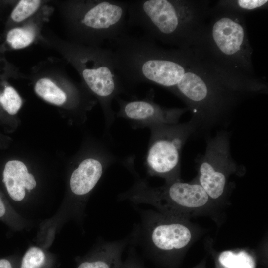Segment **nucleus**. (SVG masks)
I'll return each mask as SVG.
<instances>
[{
    "instance_id": "aec40b11",
    "label": "nucleus",
    "mask_w": 268,
    "mask_h": 268,
    "mask_svg": "<svg viewBox=\"0 0 268 268\" xmlns=\"http://www.w3.org/2000/svg\"><path fill=\"white\" fill-rule=\"evenodd\" d=\"M120 268H142L138 262L134 259H129L127 261L123 262Z\"/></svg>"
},
{
    "instance_id": "423d86ee",
    "label": "nucleus",
    "mask_w": 268,
    "mask_h": 268,
    "mask_svg": "<svg viewBox=\"0 0 268 268\" xmlns=\"http://www.w3.org/2000/svg\"><path fill=\"white\" fill-rule=\"evenodd\" d=\"M231 134L229 131L221 129L213 136L206 137L205 152L196 160L198 173L194 180L213 202L226 196L229 178L242 170L231 154Z\"/></svg>"
},
{
    "instance_id": "f8f14e48",
    "label": "nucleus",
    "mask_w": 268,
    "mask_h": 268,
    "mask_svg": "<svg viewBox=\"0 0 268 268\" xmlns=\"http://www.w3.org/2000/svg\"><path fill=\"white\" fill-rule=\"evenodd\" d=\"M35 91L44 100L56 105H62L67 99L65 92L48 78L39 79L35 84Z\"/></svg>"
},
{
    "instance_id": "6ab92c4d",
    "label": "nucleus",
    "mask_w": 268,
    "mask_h": 268,
    "mask_svg": "<svg viewBox=\"0 0 268 268\" xmlns=\"http://www.w3.org/2000/svg\"><path fill=\"white\" fill-rule=\"evenodd\" d=\"M9 216L8 207L0 196V219L7 220Z\"/></svg>"
},
{
    "instance_id": "9d476101",
    "label": "nucleus",
    "mask_w": 268,
    "mask_h": 268,
    "mask_svg": "<svg viewBox=\"0 0 268 268\" xmlns=\"http://www.w3.org/2000/svg\"><path fill=\"white\" fill-rule=\"evenodd\" d=\"M108 161L88 158L80 162L72 172L70 179V188L76 197L82 198L90 193L101 178Z\"/></svg>"
},
{
    "instance_id": "4468645a",
    "label": "nucleus",
    "mask_w": 268,
    "mask_h": 268,
    "mask_svg": "<svg viewBox=\"0 0 268 268\" xmlns=\"http://www.w3.org/2000/svg\"><path fill=\"white\" fill-rule=\"evenodd\" d=\"M218 261L226 268H255L253 258L245 251H224L219 254Z\"/></svg>"
},
{
    "instance_id": "ddd939ff",
    "label": "nucleus",
    "mask_w": 268,
    "mask_h": 268,
    "mask_svg": "<svg viewBox=\"0 0 268 268\" xmlns=\"http://www.w3.org/2000/svg\"><path fill=\"white\" fill-rule=\"evenodd\" d=\"M215 6L230 10L244 15L267 9L268 0H220L217 1Z\"/></svg>"
},
{
    "instance_id": "dca6fc26",
    "label": "nucleus",
    "mask_w": 268,
    "mask_h": 268,
    "mask_svg": "<svg viewBox=\"0 0 268 268\" xmlns=\"http://www.w3.org/2000/svg\"><path fill=\"white\" fill-rule=\"evenodd\" d=\"M0 103L8 113L14 115L21 108L22 102L20 96L13 87L6 86L3 92L0 94Z\"/></svg>"
},
{
    "instance_id": "a211bd4d",
    "label": "nucleus",
    "mask_w": 268,
    "mask_h": 268,
    "mask_svg": "<svg viewBox=\"0 0 268 268\" xmlns=\"http://www.w3.org/2000/svg\"><path fill=\"white\" fill-rule=\"evenodd\" d=\"M45 261V255L39 247H30L25 253L20 268H40Z\"/></svg>"
},
{
    "instance_id": "f03ea898",
    "label": "nucleus",
    "mask_w": 268,
    "mask_h": 268,
    "mask_svg": "<svg viewBox=\"0 0 268 268\" xmlns=\"http://www.w3.org/2000/svg\"><path fill=\"white\" fill-rule=\"evenodd\" d=\"M127 27L153 40L187 49L201 32L211 8L208 0H127Z\"/></svg>"
},
{
    "instance_id": "412c9836",
    "label": "nucleus",
    "mask_w": 268,
    "mask_h": 268,
    "mask_svg": "<svg viewBox=\"0 0 268 268\" xmlns=\"http://www.w3.org/2000/svg\"><path fill=\"white\" fill-rule=\"evenodd\" d=\"M0 268H13L11 262L8 259H0Z\"/></svg>"
},
{
    "instance_id": "6e6552de",
    "label": "nucleus",
    "mask_w": 268,
    "mask_h": 268,
    "mask_svg": "<svg viewBox=\"0 0 268 268\" xmlns=\"http://www.w3.org/2000/svg\"><path fill=\"white\" fill-rule=\"evenodd\" d=\"M119 105L117 116L132 121L134 126L150 127L161 124L179 123L187 107L167 108L155 103L150 92L146 97L129 101L115 98Z\"/></svg>"
},
{
    "instance_id": "20e7f679",
    "label": "nucleus",
    "mask_w": 268,
    "mask_h": 268,
    "mask_svg": "<svg viewBox=\"0 0 268 268\" xmlns=\"http://www.w3.org/2000/svg\"><path fill=\"white\" fill-rule=\"evenodd\" d=\"M149 128L151 135L146 160L148 174L164 179L165 183L181 180L182 151L188 140L197 135L196 123L190 119L183 123Z\"/></svg>"
},
{
    "instance_id": "f3484780",
    "label": "nucleus",
    "mask_w": 268,
    "mask_h": 268,
    "mask_svg": "<svg viewBox=\"0 0 268 268\" xmlns=\"http://www.w3.org/2000/svg\"><path fill=\"white\" fill-rule=\"evenodd\" d=\"M41 3L39 0H22L14 7L10 15L12 21L20 22L34 14Z\"/></svg>"
},
{
    "instance_id": "7ed1b4c3",
    "label": "nucleus",
    "mask_w": 268,
    "mask_h": 268,
    "mask_svg": "<svg viewBox=\"0 0 268 268\" xmlns=\"http://www.w3.org/2000/svg\"><path fill=\"white\" fill-rule=\"evenodd\" d=\"M118 198L136 204L152 205L163 215L184 220L199 214L213 202L195 180L185 182L180 180L153 187L137 178L134 185Z\"/></svg>"
},
{
    "instance_id": "39448f33",
    "label": "nucleus",
    "mask_w": 268,
    "mask_h": 268,
    "mask_svg": "<svg viewBox=\"0 0 268 268\" xmlns=\"http://www.w3.org/2000/svg\"><path fill=\"white\" fill-rule=\"evenodd\" d=\"M140 222L131 233V242L138 243L151 255H171L190 245L194 231L187 220L152 210L140 211Z\"/></svg>"
},
{
    "instance_id": "f257e3e1",
    "label": "nucleus",
    "mask_w": 268,
    "mask_h": 268,
    "mask_svg": "<svg viewBox=\"0 0 268 268\" xmlns=\"http://www.w3.org/2000/svg\"><path fill=\"white\" fill-rule=\"evenodd\" d=\"M245 17L230 10L211 6L191 48L225 77L267 93L266 79L255 73Z\"/></svg>"
},
{
    "instance_id": "0eeeda50",
    "label": "nucleus",
    "mask_w": 268,
    "mask_h": 268,
    "mask_svg": "<svg viewBox=\"0 0 268 268\" xmlns=\"http://www.w3.org/2000/svg\"><path fill=\"white\" fill-rule=\"evenodd\" d=\"M80 60V72L85 84L99 99L105 117L111 121L114 117L112 102L126 88L118 74L112 51L96 47L85 51Z\"/></svg>"
},
{
    "instance_id": "9b49d317",
    "label": "nucleus",
    "mask_w": 268,
    "mask_h": 268,
    "mask_svg": "<svg viewBox=\"0 0 268 268\" xmlns=\"http://www.w3.org/2000/svg\"><path fill=\"white\" fill-rule=\"evenodd\" d=\"M2 176V182L8 195L16 201H20L24 198L26 189L29 191L36 186L34 176L28 173L26 165L19 160L7 162Z\"/></svg>"
},
{
    "instance_id": "2eb2a0df",
    "label": "nucleus",
    "mask_w": 268,
    "mask_h": 268,
    "mask_svg": "<svg viewBox=\"0 0 268 268\" xmlns=\"http://www.w3.org/2000/svg\"><path fill=\"white\" fill-rule=\"evenodd\" d=\"M34 33L30 29L14 28L9 30L6 41L14 49H20L29 46L34 40Z\"/></svg>"
},
{
    "instance_id": "1a4fd4ad",
    "label": "nucleus",
    "mask_w": 268,
    "mask_h": 268,
    "mask_svg": "<svg viewBox=\"0 0 268 268\" xmlns=\"http://www.w3.org/2000/svg\"><path fill=\"white\" fill-rule=\"evenodd\" d=\"M131 235L112 241H103L78 265L77 268H120L122 256Z\"/></svg>"
}]
</instances>
